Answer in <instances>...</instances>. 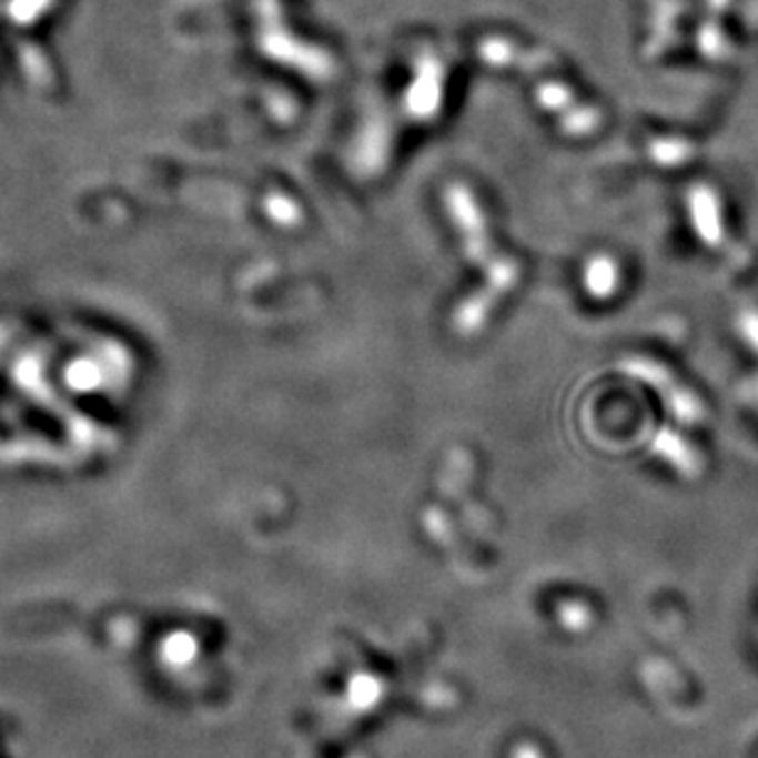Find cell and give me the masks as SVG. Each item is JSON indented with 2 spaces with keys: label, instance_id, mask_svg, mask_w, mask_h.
<instances>
[]
</instances>
